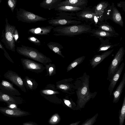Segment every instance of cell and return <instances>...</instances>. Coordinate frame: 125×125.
Masks as SVG:
<instances>
[{
    "label": "cell",
    "mask_w": 125,
    "mask_h": 125,
    "mask_svg": "<svg viewBox=\"0 0 125 125\" xmlns=\"http://www.w3.org/2000/svg\"><path fill=\"white\" fill-rule=\"evenodd\" d=\"M90 76L86 72L77 78L75 81V89L77 96L76 110H81L84 107L87 103L93 99L97 92H90L89 88Z\"/></svg>",
    "instance_id": "1"
},
{
    "label": "cell",
    "mask_w": 125,
    "mask_h": 125,
    "mask_svg": "<svg viewBox=\"0 0 125 125\" xmlns=\"http://www.w3.org/2000/svg\"><path fill=\"white\" fill-rule=\"evenodd\" d=\"M92 30L90 25L78 24L56 26L53 28L52 31L55 36L72 37L83 33H90Z\"/></svg>",
    "instance_id": "2"
},
{
    "label": "cell",
    "mask_w": 125,
    "mask_h": 125,
    "mask_svg": "<svg viewBox=\"0 0 125 125\" xmlns=\"http://www.w3.org/2000/svg\"><path fill=\"white\" fill-rule=\"evenodd\" d=\"M16 50L20 54L44 65L52 62L50 58L35 48L22 45L21 47H17Z\"/></svg>",
    "instance_id": "3"
},
{
    "label": "cell",
    "mask_w": 125,
    "mask_h": 125,
    "mask_svg": "<svg viewBox=\"0 0 125 125\" xmlns=\"http://www.w3.org/2000/svg\"><path fill=\"white\" fill-rule=\"evenodd\" d=\"M5 24L4 30L2 32V39L1 41L4 44L7 49L12 52H15V43L12 35V33L16 27L10 25L8 22L7 18L5 20Z\"/></svg>",
    "instance_id": "4"
},
{
    "label": "cell",
    "mask_w": 125,
    "mask_h": 125,
    "mask_svg": "<svg viewBox=\"0 0 125 125\" xmlns=\"http://www.w3.org/2000/svg\"><path fill=\"white\" fill-rule=\"evenodd\" d=\"M16 14L18 21L30 23L44 21L47 20L46 18L21 8L17 10Z\"/></svg>",
    "instance_id": "5"
},
{
    "label": "cell",
    "mask_w": 125,
    "mask_h": 125,
    "mask_svg": "<svg viewBox=\"0 0 125 125\" xmlns=\"http://www.w3.org/2000/svg\"><path fill=\"white\" fill-rule=\"evenodd\" d=\"M125 51L123 47H120L115 55L109 67L107 80H109L118 70L123 60Z\"/></svg>",
    "instance_id": "6"
},
{
    "label": "cell",
    "mask_w": 125,
    "mask_h": 125,
    "mask_svg": "<svg viewBox=\"0 0 125 125\" xmlns=\"http://www.w3.org/2000/svg\"><path fill=\"white\" fill-rule=\"evenodd\" d=\"M75 82L72 78L59 81L56 83V89L64 93L73 94L75 93Z\"/></svg>",
    "instance_id": "7"
},
{
    "label": "cell",
    "mask_w": 125,
    "mask_h": 125,
    "mask_svg": "<svg viewBox=\"0 0 125 125\" xmlns=\"http://www.w3.org/2000/svg\"><path fill=\"white\" fill-rule=\"evenodd\" d=\"M21 62L24 69L37 73H41L45 69L42 63H37L28 59L21 58Z\"/></svg>",
    "instance_id": "8"
},
{
    "label": "cell",
    "mask_w": 125,
    "mask_h": 125,
    "mask_svg": "<svg viewBox=\"0 0 125 125\" xmlns=\"http://www.w3.org/2000/svg\"><path fill=\"white\" fill-rule=\"evenodd\" d=\"M4 78L11 82L22 91L25 93L26 89L23 82L20 76L16 72L11 70H8L4 74Z\"/></svg>",
    "instance_id": "9"
},
{
    "label": "cell",
    "mask_w": 125,
    "mask_h": 125,
    "mask_svg": "<svg viewBox=\"0 0 125 125\" xmlns=\"http://www.w3.org/2000/svg\"><path fill=\"white\" fill-rule=\"evenodd\" d=\"M75 14L78 19L92 22L96 14L94 12V8L86 7L76 12Z\"/></svg>",
    "instance_id": "10"
},
{
    "label": "cell",
    "mask_w": 125,
    "mask_h": 125,
    "mask_svg": "<svg viewBox=\"0 0 125 125\" xmlns=\"http://www.w3.org/2000/svg\"><path fill=\"white\" fill-rule=\"evenodd\" d=\"M0 112L5 115L10 117H18L27 115L29 113L20 109L9 107H0Z\"/></svg>",
    "instance_id": "11"
},
{
    "label": "cell",
    "mask_w": 125,
    "mask_h": 125,
    "mask_svg": "<svg viewBox=\"0 0 125 125\" xmlns=\"http://www.w3.org/2000/svg\"><path fill=\"white\" fill-rule=\"evenodd\" d=\"M0 101L4 102L9 105L20 104L22 102L20 97L12 95L0 89Z\"/></svg>",
    "instance_id": "12"
},
{
    "label": "cell",
    "mask_w": 125,
    "mask_h": 125,
    "mask_svg": "<svg viewBox=\"0 0 125 125\" xmlns=\"http://www.w3.org/2000/svg\"><path fill=\"white\" fill-rule=\"evenodd\" d=\"M49 24L53 26H62L73 25H77L81 22L80 21L75 20H71L57 18L50 19L48 21Z\"/></svg>",
    "instance_id": "13"
},
{
    "label": "cell",
    "mask_w": 125,
    "mask_h": 125,
    "mask_svg": "<svg viewBox=\"0 0 125 125\" xmlns=\"http://www.w3.org/2000/svg\"><path fill=\"white\" fill-rule=\"evenodd\" d=\"M124 65V62H122L111 79L109 80L110 83L108 87V91L110 96L111 95L114 88L119 79L123 70Z\"/></svg>",
    "instance_id": "14"
},
{
    "label": "cell",
    "mask_w": 125,
    "mask_h": 125,
    "mask_svg": "<svg viewBox=\"0 0 125 125\" xmlns=\"http://www.w3.org/2000/svg\"><path fill=\"white\" fill-rule=\"evenodd\" d=\"M0 89L12 95L19 96L21 94L14 87L12 83L5 80H2L0 83Z\"/></svg>",
    "instance_id": "15"
},
{
    "label": "cell",
    "mask_w": 125,
    "mask_h": 125,
    "mask_svg": "<svg viewBox=\"0 0 125 125\" xmlns=\"http://www.w3.org/2000/svg\"><path fill=\"white\" fill-rule=\"evenodd\" d=\"M54 28L52 26L33 28L30 29L28 32L29 33L35 35H48Z\"/></svg>",
    "instance_id": "16"
},
{
    "label": "cell",
    "mask_w": 125,
    "mask_h": 125,
    "mask_svg": "<svg viewBox=\"0 0 125 125\" xmlns=\"http://www.w3.org/2000/svg\"><path fill=\"white\" fill-rule=\"evenodd\" d=\"M114 51L113 49L106 51L100 55H95L90 61V63L92 68H94L109 56Z\"/></svg>",
    "instance_id": "17"
},
{
    "label": "cell",
    "mask_w": 125,
    "mask_h": 125,
    "mask_svg": "<svg viewBox=\"0 0 125 125\" xmlns=\"http://www.w3.org/2000/svg\"><path fill=\"white\" fill-rule=\"evenodd\" d=\"M88 2L87 0H67L61 1L57 7L70 6L85 8Z\"/></svg>",
    "instance_id": "18"
},
{
    "label": "cell",
    "mask_w": 125,
    "mask_h": 125,
    "mask_svg": "<svg viewBox=\"0 0 125 125\" xmlns=\"http://www.w3.org/2000/svg\"><path fill=\"white\" fill-rule=\"evenodd\" d=\"M125 85V73H124L122 80L116 90L112 93L113 96V102L117 103L119 100Z\"/></svg>",
    "instance_id": "19"
},
{
    "label": "cell",
    "mask_w": 125,
    "mask_h": 125,
    "mask_svg": "<svg viewBox=\"0 0 125 125\" xmlns=\"http://www.w3.org/2000/svg\"><path fill=\"white\" fill-rule=\"evenodd\" d=\"M90 33L92 34V36L99 38L115 37L119 35L117 33L115 34L109 32L98 29H92Z\"/></svg>",
    "instance_id": "20"
},
{
    "label": "cell",
    "mask_w": 125,
    "mask_h": 125,
    "mask_svg": "<svg viewBox=\"0 0 125 125\" xmlns=\"http://www.w3.org/2000/svg\"><path fill=\"white\" fill-rule=\"evenodd\" d=\"M62 0H44L40 3V6L49 10L55 9Z\"/></svg>",
    "instance_id": "21"
},
{
    "label": "cell",
    "mask_w": 125,
    "mask_h": 125,
    "mask_svg": "<svg viewBox=\"0 0 125 125\" xmlns=\"http://www.w3.org/2000/svg\"><path fill=\"white\" fill-rule=\"evenodd\" d=\"M48 47L55 53L59 55L63 58L64 56L62 53L61 50L63 47L60 43L56 42H50L47 44Z\"/></svg>",
    "instance_id": "22"
},
{
    "label": "cell",
    "mask_w": 125,
    "mask_h": 125,
    "mask_svg": "<svg viewBox=\"0 0 125 125\" xmlns=\"http://www.w3.org/2000/svg\"><path fill=\"white\" fill-rule=\"evenodd\" d=\"M111 19L115 23L121 27L124 26V23L121 14L116 8L114 6L112 8Z\"/></svg>",
    "instance_id": "23"
},
{
    "label": "cell",
    "mask_w": 125,
    "mask_h": 125,
    "mask_svg": "<svg viewBox=\"0 0 125 125\" xmlns=\"http://www.w3.org/2000/svg\"><path fill=\"white\" fill-rule=\"evenodd\" d=\"M22 80L25 87L27 89L33 90L37 87L38 84L34 79L26 76Z\"/></svg>",
    "instance_id": "24"
},
{
    "label": "cell",
    "mask_w": 125,
    "mask_h": 125,
    "mask_svg": "<svg viewBox=\"0 0 125 125\" xmlns=\"http://www.w3.org/2000/svg\"><path fill=\"white\" fill-rule=\"evenodd\" d=\"M109 4L108 2L105 1H101L99 2L94 8L95 13L103 18V14L104 11L107 8Z\"/></svg>",
    "instance_id": "25"
},
{
    "label": "cell",
    "mask_w": 125,
    "mask_h": 125,
    "mask_svg": "<svg viewBox=\"0 0 125 125\" xmlns=\"http://www.w3.org/2000/svg\"><path fill=\"white\" fill-rule=\"evenodd\" d=\"M85 8L70 6H64L57 7L54 9V10L58 11L59 12H77L83 10Z\"/></svg>",
    "instance_id": "26"
},
{
    "label": "cell",
    "mask_w": 125,
    "mask_h": 125,
    "mask_svg": "<svg viewBox=\"0 0 125 125\" xmlns=\"http://www.w3.org/2000/svg\"><path fill=\"white\" fill-rule=\"evenodd\" d=\"M99 39L101 44L97 50L98 52L107 51L114 47V45L110 43L109 40H104L102 38Z\"/></svg>",
    "instance_id": "27"
},
{
    "label": "cell",
    "mask_w": 125,
    "mask_h": 125,
    "mask_svg": "<svg viewBox=\"0 0 125 125\" xmlns=\"http://www.w3.org/2000/svg\"><path fill=\"white\" fill-rule=\"evenodd\" d=\"M44 65L47 72L46 76H51L56 74V66L54 63H50Z\"/></svg>",
    "instance_id": "28"
},
{
    "label": "cell",
    "mask_w": 125,
    "mask_h": 125,
    "mask_svg": "<svg viewBox=\"0 0 125 125\" xmlns=\"http://www.w3.org/2000/svg\"><path fill=\"white\" fill-rule=\"evenodd\" d=\"M85 56H83L75 59L71 63L67 68V72H68L76 66L82 63L84 60Z\"/></svg>",
    "instance_id": "29"
},
{
    "label": "cell",
    "mask_w": 125,
    "mask_h": 125,
    "mask_svg": "<svg viewBox=\"0 0 125 125\" xmlns=\"http://www.w3.org/2000/svg\"><path fill=\"white\" fill-rule=\"evenodd\" d=\"M97 27H98V29H99L115 34L117 33L112 26L107 23H104L103 22L97 26Z\"/></svg>",
    "instance_id": "30"
},
{
    "label": "cell",
    "mask_w": 125,
    "mask_h": 125,
    "mask_svg": "<svg viewBox=\"0 0 125 125\" xmlns=\"http://www.w3.org/2000/svg\"><path fill=\"white\" fill-rule=\"evenodd\" d=\"M125 118V96L124 98L121 108L119 111V125H123Z\"/></svg>",
    "instance_id": "31"
},
{
    "label": "cell",
    "mask_w": 125,
    "mask_h": 125,
    "mask_svg": "<svg viewBox=\"0 0 125 125\" xmlns=\"http://www.w3.org/2000/svg\"><path fill=\"white\" fill-rule=\"evenodd\" d=\"M63 100L65 104L68 107L74 110H76V105L71 98L67 96Z\"/></svg>",
    "instance_id": "32"
},
{
    "label": "cell",
    "mask_w": 125,
    "mask_h": 125,
    "mask_svg": "<svg viewBox=\"0 0 125 125\" xmlns=\"http://www.w3.org/2000/svg\"><path fill=\"white\" fill-rule=\"evenodd\" d=\"M40 93L41 94L43 95H52L56 94H59L60 93L56 90V89H47L45 87L44 89L40 91Z\"/></svg>",
    "instance_id": "33"
},
{
    "label": "cell",
    "mask_w": 125,
    "mask_h": 125,
    "mask_svg": "<svg viewBox=\"0 0 125 125\" xmlns=\"http://www.w3.org/2000/svg\"><path fill=\"white\" fill-rule=\"evenodd\" d=\"M61 117L57 113L53 115L48 121L49 124L51 125H56L61 120Z\"/></svg>",
    "instance_id": "34"
},
{
    "label": "cell",
    "mask_w": 125,
    "mask_h": 125,
    "mask_svg": "<svg viewBox=\"0 0 125 125\" xmlns=\"http://www.w3.org/2000/svg\"><path fill=\"white\" fill-rule=\"evenodd\" d=\"M98 115L97 113L93 116L87 119L81 125H93L96 122Z\"/></svg>",
    "instance_id": "35"
},
{
    "label": "cell",
    "mask_w": 125,
    "mask_h": 125,
    "mask_svg": "<svg viewBox=\"0 0 125 125\" xmlns=\"http://www.w3.org/2000/svg\"><path fill=\"white\" fill-rule=\"evenodd\" d=\"M28 40L36 45L40 46L41 45V41L35 37L31 36L28 38Z\"/></svg>",
    "instance_id": "36"
},
{
    "label": "cell",
    "mask_w": 125,
    "mask_h": 125,
    "mask_svg": "<svg viewBox=\"0 0 125 125\" xmlns=\"http://www.w3.org/2000/svg\"><path fill=\"white\" fill-rule=\"evenodd\" d=\"M16 0H7L8 6L10 8L12 12H13L17 3Z\"/></svg>",
    "instance_id": "37"
},
{
    "label": "cell",
    "mask_w": 125,
    "mask_h": 125,
    "mask_svg": "<svg viewBox=\"0 0 125 125\" xmlns=\"http://www.w3.org/2000/svg\"><path fill=\"white\" fill-rule=\"evenodd\" d=\"M0 49L3 50L4 51V55L5 57L11 62L13 63H14V62L12 61V60L10 58L8 53L5 50L4 47H3L2 44L0 42Z\"/></svg>",
    "instance_id": "38"
},
{
    "label": "cell",
    "mask_w": 125,
    "mask_h": 125,
    "mask_svg": "<svg viewBox=\"0 0 125 125\" xmlns=\"http://www.w3.org/2000/svg\"><path fill=\"white\" fill-rule=\"evenodd\" d=\"M12 35L14 41L16 42L18 40L19 36L18 30L16 28L14 29L13 31Z\"/></svg>",
    "instance_id": "39"
},
{
    "label": "cell",
    "mask_w": 125,
    "mask_h": 125,
    "mask_svg": "<svg viewBox=\"0 0 125 125\" xmlns=\"http://www.w3.org/2000/svg\"><path fill=\"white\" fill-rule=\"evenodd\" d=\"M23 125H38L36 123L32 122H29L23 123Z\"/></svg>",
    "instance_id": "40"
},
{
    "label": "cell",
    "mask_w": 125,
    "mask_h": 125,
    "mask_svg": "<svg viewBox=\"0 0 125 125\" xmlns=\"http://www.w3.org/2000/svg\"><path fill=\"white\" fill-rule=\"evenodd\" d=\"M80 122V121H77L75 123H72L69 125H78Z\"/></svg>",
    "instance_id": "41"
},
{
    "label": "cell",
    "mask_w": 125,
    "mask_h": 125,
    "mask_svg": "<svg viewBox=\"0 0 125 125\" xmlns=\"http://www.w3.org/2000/svg\"><path fill=\"white\" fill-rule=\"evenodd\" d=\"M117 6L118 7H119L120 8L122 7L123 8V6H122V4H121V3L120 2L117 3Z\"/></svg>",
    "instance_id": "42"
},
{
    "label": "cell",
    "mask_w": 125,
    "mask_h": 125,
    "mask_svg": "<svg viewBox=\"0 0 125 125\" xmlns=\"http://www.w3.org/2000/svg\"><path fill=\"white\" fill-rule=\"evenodd\" d=\"M2 1V0H0V3H1V2Z\"/></svg>",
    "instance_id": "43"
}]
</instances>
